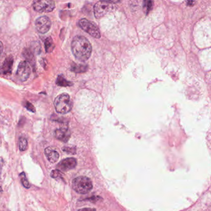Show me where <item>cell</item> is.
I'll return each mask as SVG.
<instances>
[{"label":"cell","instance_id":"obj_1","mask_svg":"<svg viewBox=\"0 0 211 211\" xmlns=\"http://www.w3.org/2000/svg\"><path fill=\"white\" fill-rule=\"evenodd\" d=\"M71 50L76 59L85 61L92 53V46L85 37L77 35L71 42Z\"/></svg>","mask_w":211,"mask_h":211},{"label":"cell","instance_id":"obj_2","mask_svg":"<svg viewBox=\"0 0 211 211\" xmlns=\"http://www.w3.org/2000/svg\"><path fill=\"white\" fill-rule=\"evenodd\" d=\"M73 189L79 194H87L92 189L93 186L91 180L87 176H81L74 178L72 183Z\"/></svg>","mask_w":211,"mask_h":211},{"label":"cell","instance_id":"obj_3","mask_svg":"<svg viewBox=\"0 0 211 211\" xmlns=\"http://www.w3.org/2000/svg\"><path fill=\"white\" fill-rule=\"evenodd\" d=\"M54 107L58 113L66 114L69 112L73 107V103L69 95L67 94L58 95L54 100Z\"/></svg>","mask_w":211,"mask_h":211},{"label":"cell","instance_id":"obj_4","mask_svg":"<svg viewBox=\"0 0 211 211\" xmlns=\"http://www.w3.org/2000/svg\"><path fill=\"white\" fill-rule=\"evenodd\" d=\"M118 1H99L95 4L94 8V12L95 17L97 19H100L107 14L113 9V3Z\"/></svg>","mask_w":211,"mask_h":211},{"label":"cell","instance_id":"obj_5","mask_svg":"<svg viewBox=\"0 0 211 211\" xmlns=\"http://www.w3.org/2000/svg\"><path fill=\"white\" fill-rule=\"evenodd\" d=\"M79 27L85 32L94 38H99L100 37V32L99 28L95 24L89 21L86 19H81L79 21Z\"/></svg>","mask_w":211,"mask_h":211},{"label":"cell","instance_id":"obj_6","mask_svg":"<svg viewBox=\"0 0 211 211\" xmlns=\"http://www.w3.org/2000/svg\"><path fill=\"white\" fill-rule=\"evenodd\" d=\"M33 8L38 12H50L55 8V3L50 0H39L33 3Z\"/></svg>","mask_w":211,"mask_h":211},{"label":"cell","instance_id":"obj_7","mask_svg":"<svg viewBox=\"0 0 211 211\" xmlns=\"http://www.w3.org/2000/svg\"><path fill=\"white\" fill-rule=\"evenodd\" d=\"M31 67L27 61H22L19 64L16 71L17 79L21 82H25L30 77Z\"/></svg>","mask_w":211,"mask_h":211},{"label":"cell","instance_id":"obj_8","mask_svg":"<svg viewBox=\"0 0 211 211\" xmlns=\"http://www.w3.org/2000/svg\"><path fill=\"white\" fill-rule=\"evenodd\" d=\"M35 25L37 31L42 34H44L50 29L51 22L49 17L44 16L37 19Z\"/></svg>","mask_w":211,"mask_h":211},{"label":"cell","instance_id":"obj_9","mask_svg":"<svg viewBox=\"0 0 211 211\" xmlns=\"http://www.w3.org/2000/svg\"><path fill=\"white\" fill-rule=\"evenodd\" d=\"M77 165V160L73 157L66 158L65 159L62 160L56 165L57 170H59L61 171H66L69 170L73 169Z\"/></svg>","mask_w":211,"mask_h":211},{"label":"cell","instance_id":"obj_10","mask_svg":"<svg viewBox=\"0 0 211 211\" xmlns=\"http://www.w3.org/2000/svg\"><path fill=\"white\" fill-rule=\"evenodd\" d=\"M14 63L12 56L9 55L6 57L0 68V73L4 75H9L12 73V69Z\"/></svg>","mask_w":211,"mask_h":211},{"label":"cell","instance_id":"obj_11","mask_svg":"<svg viewBox=\"0 0 211 211\" xmlns=\"http://www.w3.org/2000/svg\"><path fill=\"white\" fill-rule=\"evenodd\" d=\"M55 137L58 140L63 142H68L71 136V133L67 127H63L57 129L55 131Z\"/></svg>","mask_w":211,"mask_h":211},{"label":"cell","instance_id":"obj_12","mask_svg":"<svg viewBox=\"0 0 211 211\" xmlns=\"http://www.w3.org/2000/svg\"><path fill=\"white\" fill-rule=\"evenodd\" d=\"M45 153L47 156V159L51 163H55L59 159V153L51 147H47L45 149Z\"/></svg>","mask_w":211,"mask_h":211},{"label":"cell","instance_id":"obj_13","mask_svg":"<svg viewBox=\"0 0 211 211\" xmlns=\"http://www.w3.org/2000/svg\"><path fill=\"white\" fill-rule=\"evenodd\" d=\"M45 47L46 51L47 53H50L53 50L55 47V45L54 44L53 42L51 37H49L46 38L45 41Z\"/></svg>","mask_w":211,"mask_h":211},{"label":"cell","instance_id":"obj_14","mask_svg":"<svg viewBox=\"0 0 211 211\" xmlns=\"http://www.w3.org/2000/svg\"><path fill=\"white\" fill-rule=\"evenodd\" d=\"M56 84L61 87H67V86H70L73 85V83L69 82V81L65 79L62 76H58L56 80Z\"/></svg>","mask_w":211,"mask_h":211},{"label":"cell","instance_id":"obj_15","mask_svg":"<svg viewBox=\"0 0 211 211\" xmlns=\"http://www.w3.org/2000/svg\"><path fill=\"white\" fill-rule=\"evenodd\" d=\"M23 56L27 60V62H29L31 63H34V58L33 55L32 53L31 50L29 49H24L23 51Z\"/></svg>","mask_w":211,"mask_h":211},{"label":"cell","instance_id":"obj_16","mask_svg":"<svg viewBox=\"0 0 211 211\" xmlns=\"http://www.w3.org/2000/svg\"><path fill=\"white\" fill-rule=\"evenodd\" d=\"M19 178H20V179H21V182L22 185H23L24 187V188H26L27 189L31 188V184L29 182H28V180L27 178L25 172L21 173V174H19Z\"/></svg>","mask_w":211,"mask_h":211},{"label":"cell","instance_id":"obj_17","mask_svg":"<svg viewBox=\"0 0 211 211\" xmlns=\"http://www.w3.org/2000/svg\"><path fill=\"white\" fill-rule=\"evenodd\" d=\"M28 147V142L27 140H26V138L21 137L19 139V150L21 152L25 151L27 149Z\"/></svg>","mask_w":211,"mask_h":211},{"label":"cell","instance_id":"obj_18","mask_svg":"<svg viewBox=\"0 0 211 211\" xmlns=\"http://www.w3.org/2000/svg\"><path fill=\"white\" fill-rule=\"evenodd\" d=\"M87 69V66L83 65H78L77 64H74L71 66V71H73L75 73H83Z\"/></svg>","mask_w":211,"mask_h":211},{"label":"cell","instance_id":"obj_19","mask_svg":"<svg viewBox=\"0 0 211 211\" xmlns=\"http://www.w3.org/2000/svg\"><path fill=\"white\" fill-rule=\"evenodd\" d=\"M50 176L52 178H54L56 180H59V179H63V177L64 176L63 174L59 170H52Z\"/></svg>","mask_w":211,"mask_h":211},{"label":"cell","instance_id":"obj_20","mask_svg":"<svg viewBox=\"0 0 211 211\" xmlns=\"http://www.w3.org/2000/svg\"><path fill=\"white\" fill-rule=\"evenodd\" d=\"M25 107H26V108L28 110V111H31V112H33V113L35 112V108L34 106H33V105L30 102H26Z\"/></svg>","mask_w":211,"mask_h":211},{"label":"cell","instance_id":"obj_21","mask_svg":"<svg viewBox=\"0 0 211 211\" xmlns=\"http://www.w3.org/2000/svg\"><path fill=\"white\" fill-rule=\"evenodd\" d=\"M63 151L68 153H71V154H74V153H76L75 147H65L63 148Z\"/></svg>","mask_w":211,"mask_h":211},{"label":"cell","instance_id":"obj_22","mask_svg":"<svg viewBox=\"0 0 211 211\" xmlns=\"http://www.w3.org/2000/svg\"><path fill=\"white\" fill-rule=\"evenodd\" d=\"M145 4H144V6L146 7V9L147 10V13H148V12L150 11V9L152 8V1H145L144 2Z\"/></svg>","mask_w":211,"mask_h":211},{"label":"cell","instance_id":"obj_23","mask_svg":"<svg viewBox=\"0 0 211 211\" xmlns=\"http://www.w3.org/2000/svg\"><path fill=\"white\" fill-rule=\"evenodd\" d=\"M78 211H95V209L92 208H84L82 209H79Z\"/></svg>","mask_w":211,"mask_h":211},{"label":"cell","instance_id":"obj_24","mask_svg":"<svg viewBox=\"0 0 211 211\" xmlns=\"http://www.w3.org/2000/svg\"><path fill=\"white\" fill-rule=\"evenodd\" d=\"M3 51V43L0 41V56H1Z\"/></svg>","mask_w":211,"mask_h":211},{"label":"cell","instance_id":"obj_25","mask_svg":"<svg viewBox=\"0 0 211 211\" xmlns=\"http://www.w3.org/2000/svg\"><path fill=\"white\" fill-rule=\"evenodd\" d=\"M2 193H3V188L1 186H0V197H1Z\"/></svg>","mask_w":211,"mask_h":211}]
</instances>
